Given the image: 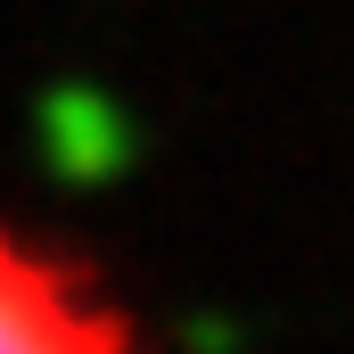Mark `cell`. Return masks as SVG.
<instances>
[{"mask_svg": "<svg viewBox=\"0 0 354 354\" xmlns=\"http://www.w3.org/2000/svg\"><path fill=\"white\" fill-rule=\"evenodd\" d=\"M0 354H149L132 313L75 256L0 214Z\"/></svg>", "mask_w": 354, "mask_h": 354, "instance_id": "cell-1", "label": "cell"}]
</instances>
